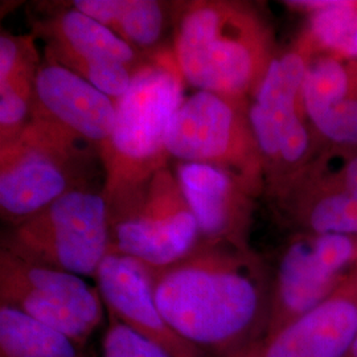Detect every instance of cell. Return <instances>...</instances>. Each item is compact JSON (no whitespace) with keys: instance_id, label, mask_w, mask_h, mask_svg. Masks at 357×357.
Masks as SVG:
<instances>
[{"instance_id":"30bf717a","label":"cell","mask_w":357,"mask_h":357,"mask_svg":"<svg viewBox=\"0 0 357 357\" xmlns=\"http://www.w3.org/2000/svg\"><path fill=\"white\" fill-rule=\"evenodd\" d=\"M357 268V236L293 231L273 270L271 336L340 287Z\"/></svg>"},{"instance_id":"5bb4252c","label":"cell","mask_w":357,"mask_h":357,"mask_svg":"<svg viewBox=\"0 0 357 357\" xmlns=\"http://www.w3.org/2000/svg\"><path fill=\"white\" fill-rule=\"evenodd\" d=\"M175 175L203 243L252 248L249 233L255 197L236 178L217 167L184 162H178Z\"/></svg>"},{"instance_id":"6da1fadb","label":"cell","mask_w":357,"mask_h":357,"mask_svg":"<svg viewBox=\"0 0 357 357\" xmlns=\"http://www.w3.org/2000/svg\"><path fill=\"white\" fill-rule=\"evenodd\" d=\"M147 268L167 323L204 357L233 356L265 336L273 271L252 248L200 241L178 262Z\"/></svg>"},{"instance_id":"7c38bea8","label":"cell","mask_w":357,"mask_h":357,"mask_svg":"<svg viewBox=\"0 0 357 357\" xmlns=\"http://www.w3.org/2000/svg\"><path fill=\"white\" fill-rule=\"evenodd\" d=\"M357 337V268L318 306L230 357H347Z\"/></svg>"},{"instance_id":"52a82bcc","label":"cell","mask_w":357,"mask_h":357,"mask_svg":"<svg viewBox=\"0 0 357 357\" xmlns=\"http://www.w3.org/2000/svg\"><path fill=\"white\" fill-rule=\"evenodd\" d=\"M1 249L26 261L94 280L110 249L109 208L102 193L68 192L38 215L11 227Z\"/></svg>"},{"instance_id":"7402d4cb","label":"cell","mask_w":357,"mask_h":357,"mask_svg":"<svg viewBox=\"0 0 357 357\" xmlns=\"http://www.w3.org/2000/svg\"><path fill=\"white\" fill-rule=\"evenodd\" d=\"M100 357H172L159 345L131 331L118 320L109 318L103 333Z\"/></svg>"},{"instance_id":"603a6c76","label":"cell","mask_w":357,"mask_h":357,"mask_svg":"<svg viewBox=\"0 0 357 357\" xmlns=\"http://www.w3.org/2000/svg\"><path fill=\"white\" fill-rule=\"evenodd\" d=\"M347 357H357V337L356 340H355V343L352 345V348H351V351H349V354L347 355Z\"/></svg>"},{"instance_id":"8fae6325","label":"cell","mask_w":357,"mask_h":357,"mask_svg":"<svg viewBox=\"0 0 357 357\" xmlns=\"http://www.w3.org/2000/svg\"><path fill=\"white\" fill-rule=\"evenodd\" d=\"M270 199L293 231L357 236V147L320 146Z\"/></svg>"},{"instance_id":"e0dca14e","label":"cell","mask_w":357,"mask_h":357,"mask_svg":"<svg viewBox=\"0 0 357 357\" xmlns=\"http://www.w3.org/2000/svg\"><path fill=\"white\" fill-rule=\"evenodd\" d=\"M72 7L112 29L137 51L156 45L166 26L165 3L155 0H76Z\"/></svg>"},{"instance_id":"2e32d148","label":"cell","mask_w":357,"mask_h":357,"mask_svg":"<svg viewBox=\"0 0 357 357\" xmlns=\"http://www.w3.org/2000/svg\"><path fill=\"white\" fill-rule=\"evenodd\" d=\"M47 40L48 61L65 68L91 60H113L138 69L139 51L115 35L112 29L70 6L40 28Z\"/></svg>"},{"instance_id":"9c48e42d","label":"cell","mask_w":357,"mask_h":357,"mask_svg":"<svg viewBox=\"0 0 357 357\" xmlns=\"http://www.w3.org/2000/svg\"><path fill=\"white\" fill-rule=\"evenodd\" d=\"M109 255L130 257L150 268L169 266L190 255L202 241L175 172L160 169L141 196L109 216Z\"/></svg>"},{"instance_id":"7a4b0ae2","label":"cell","mask_w":357,"mask_h":357,"mask_svg":"<svg viewBox=\"0 0 357 357\" xmlns=\"http://www.w3.org/2000/svg\"><path fill=\"white\" fill-rule=\"evenodd\" d=\"M174 56L195 89L249 101L275 57L271 32L253 7L196 0L174 15Z\"/></svg>"},{"instance_id":"3957f363","label":"cell","mask_w":357,"mask_h":357,"mask_svg":"<svg viewBox=\"0 0 357 357\" xmlns=\"http://www.w3.org/2000/svg\"><path fill=\"white\" fill-rule=\"evenodd\" d=\"M185 81L174 52L153 53L115 100V126L100 151L109 216L132 204L169 159L166 135L184 101Z\"/></svg>"},{"instance_id":"ac0fdd59","label":"cell","mask_w":357,"mask_h":357,"mask_svg":"<svg viewBox=\"0 0 357 357\" xmlns=\"http://www.w3.org/2000/svg\"><path fill=\"white\" fill-rule=\"evenodd\" d=\"M0 357H96L64 333L0 305Z\"/></svg>"},{"instance_id":"277c9868","label":"cell","mask_w":357,"mask_h":357,"mask_svg":"<svg viewBox=\"0 0 357 357\" xmlns=\"http://www.w3.org/2000/svg\"><path fill=\"white\" fill-rule=\"evenodd\" d=\"M94 150L98 151L89 142L32 114L15 141L0 144L3 221L15 227L68 192L90 190L84 176Z\"/></svg>"},{"instance_id":"5b68a950","label":"cell","mask_w":357,"mask_h":357,"mask_svg":"<svg viewBox=\"0 0 357 357\" xmlns=\"http://www.w3.org/2000/svg\"><path fill=\"white\" fill-rule=\"evenodd\" d=\"M318 53L306 32L275 54L249 100L248 114L264 162L266 193L274 196L319 150L302 105L307 69Z\"/></svg>"},{"instance_id":"ba28073f","label":"cell","mask_w":357,"mask_h":357,"mask_svg":"<svg viewBox=\"0 0 357 357\" xmlns=\"http://www.w3.org/2000/svg\"><path fill=\"white\" fill-rule=\"evenodd\" d=\"M0 305L13 307L86 348L106 317L96 283L0 250Z\"/></svg>"},{"instance_id":"8992f818","label":"cell","mask_w":357,"mask_h":357,"mask_svg":"<svg viewBox=\"0 0 357 357\" xmlns=\"http://www.w3.org/2000/svg\"><path fill=\"white\" fill-rule=\"evenodd\" d=\"M249 101L197 90L184 98L166 135L169 158L217 167L253 197L266 191L262 156L248 114Z\"/></svg>"},{"instance_id":"44dd1931","label":"cell","mask_w":357,"mask_h":357,"mask_svg":"<svg viewBox=\"0 0 357 357\" xmlns=\"http://www.w3.org/2000/svg\"><path fill=\"white\" fill-rule=\"evenodd\" d=\"M38 73L11 77L0 85V143L15 141L28 126L35 100V78Z\"/></svg>"},{"instance_id":"9a60e30c","label":"cell","mask_w":357,"mask_h":357,"mask_svg":"<svg viewBox=\"0 0 357 357\" xmlns=\"http://www.w3.org/2000/svg\"><path fill=\"white\" fill-rule=\"evenodd\" d=\"M32 114L64 128L98 151L115 126V100L65 66L48 61L35 78Z\"/></svg>"},{"instance_id":"ffe728a7","label":"cell","mask_w":357,"mask_h":357,"mask_svg":"<svg viewBox=\"0 0 357 357\" xmlns=\"http://www.w3.org/2000/svg\"><path fill=\"white\" fill-rule=\"evenodd\" d=\"M306 35L318 53L357 59V1L332 0L328 7L310 13Z\"/></svg>"},{"instance_id":"4fadbf2b","label":"cell","mask_w":357,"mask_h":357,"mask_svg":"<svg viewBox=\"0 0 357 357\" xmlns=\"http://www.w3.org/2000/svg\"><path fill=\"white\" fill-rule=\"evenodd\" d=\"M107 317L153 342L172 357H204L167 323L155 302L149 268L137 259L107 255L96 273Z\"/></svg>"},{"instance_id":"d6986e66","label":"cell","mask_w":357,"mask_h":357,"mask_svg":"<svg viewBox=\"0 0 357 357\" xmlns=\"http://www.w3.org/2000/svg\"><path fill=\"white\" fill-rule=\"evenodd\" d=\"M310 126L320 146L357 147V59L342 68L327 110Z\"/></svg>"}]
</instances>
